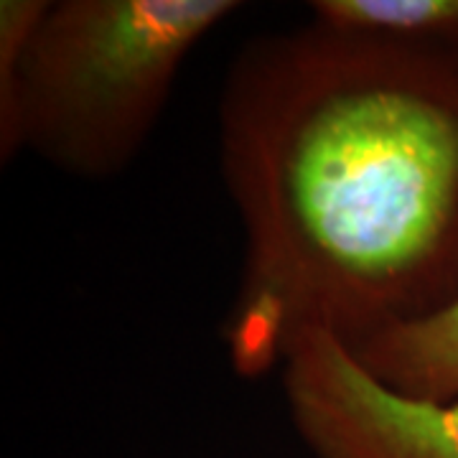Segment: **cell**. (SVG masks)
Masks as SVG:
<instances>
[{"label":"cell","instance_id":"1","mask_svg":"<svg viewBox=\"0 0 458 458\" xmlns=\"http://www.w3.org/2000/svg\"><path fill=\"white\" fill-rule=\"evenodd\" d=\"M219 164L245 229L222 328L240 377L301 334L354 352L458 301V47L260 33L225 77Z\"/></svg>","mask_w":458,"mask_h":458},{"label":"cell","instance_id":"2","mask_svg":"<svg viewBox=\"0 0 458 458\" xmlns=\"http://www.w3.org/2000/svg\"><path fill=\"white\" fill-rule=\"evenodd\" d=\"M232 0H56L0 110V158L23 148L66 176L107 181L153 135L186 56L234 16Z\"/></svg>","mask_w":458,"mask_h":458},{"label":"cell","instance_id":"3","mask_svg":"<svg viewBox=\"0 0 458 458\" xmlns=\"http://www.w3.org/2000/svg\"><path fill=\"white\" fill-rule=\"evenodd\" d=\"M280 375L291 423L316 458H458V400L394 393L324 331L301 334Z\"/></svg>","mask_w":458,"mask_h":458},{"label":"cell","instance_id":"5","mask_svg":"<svg viewBox=\"0 0 458 458\" xmlns=\"http://www.w3.org/2000/svg\"><path fill=\"white\" fill-rule=\"evenodd\" d=\"M313 21L415 47H458V0H316Z\"/></svg>","mask_w":458,"mask_h":458},{"label":"cell","instance_id":"4","mask_svg":"<svg viewBox=\"0 0 458 458\" xmlns=\"http://www.w3.org/2000/svg\"><path fill=\"white\" fill-rule=\"evenodd\" d=\"M352 354L394 393L454 403L458 400V301L423 321L379 334Z\"/></svg>","mask_w":458,"mask_h":458}]
</instances>
